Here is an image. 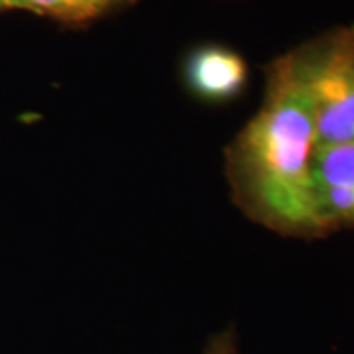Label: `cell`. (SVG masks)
I'll use <instances>...</instances> for the list:
<instances>
[{
  "label": "cell",
  "mask_w": 354,
  "mask_h": 354,
  "mask_svg": "<svg viewBox=\"0 0 354 354\" xmlns=\"http://www.w3.org/2000/svg\"><path fill=\"white\" fill-rule=\"evenodd\" d=\"M140 0H10L12 10L32 13L68 30H84L135 7Z\"/></svg>",
  "instance_id": "obj_5"
},
{
  "label": "cell",
  "mask_w": 354,
  "mask_h": 354,
  "mask_svg": "<svg viewBox=\"0 0 354 354\" xmlns=\"http://www.w3.org/2000/svg\"><path fill=\"white\" fill-rule=\"evenodd\" d=\"M202 354H240L238 349V333L234 325L223 328L212 336L203 348Z\"/></svg>",
  "instance_id": "obj_6"
},
{
  "label": "cell",
  "mask_w": 354,
  "mask_h": 354,
  "mask_svg": "<svg viewBox=\"0 0 354 354\" xmlns=\"http://www.w3.org/2000/svg\"><path fill=\"white\" fill-rule=\"evenodd\" d=\"M10 0H0V12H10Z\"/></svg>",
  "instance_id": "obj_7"
},
{
  "label": "cell",
  "mask_w": 354,
  "mask_h": 354,
  "mask_svg": "<svg viewBox=\"0 0 354 354\" xmlns=\"http://www.w3.org/2000/svg\"><path fill=\"white\" fill-rule=\"evenodd\" d=\"M312 187L318 236L354 230V143L317 146Z\"/></svg>",
  "instance_id": "obj_3"
},
{
  "label": "cell",
  "mask_w": 354,
  "mask_h": 354,
  "mask_svg": "<svg viewBox=\"0 0 354 354\" xmlns=\"http://www.w3.org/2000/svg\"><path fill=\"white\" fill-rule=\"evenodd\" d=\"M312 109L317 146L354 143V25L287 53Z\"/></svg>",
  "instance_id": "obj_2"
},
{
  "label": "cell",
  "mask_w": 354,
  "mask_h": 354,
  "mask_svg": "<svg viewBox=\"0 0 354 354\" xmlns=\"http://www.w3.org/2000/svg\"><path fill=\"white\" fill-rule=\"evenodd\" d=\"M315 148L312 109L284 55L264 68L263 104L225 149L234 205L281 236L320 240L312 187Z\"/></svg>",
  "instance_id": "obj_1"
},
{
  "label": "cell",
  "mask_w": 354,
  "mask_h": 354,
  "mask_svg": "<svg viewBox=\"0 0 354 354\" xmlns=\"http://www.w3.org/2000/svg\"><path fill=\"white\" fill-rule=\"evenodd\" d=\"M185 88L205 104L220 105L243 95L250 79L246 59L233 48L218 43L198 44L183 63Z\"/></svg>",
  "instance_id": "obj_4"
}]
</instances>
